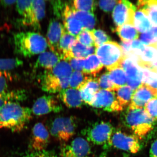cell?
<instances>
[{
  "label": "cell",
  "instance_id": "bcb514c9",
  "mask_svg": "<svg viewBox=\"0 0 157 157\" xmlns=\"http://www.w3.org/2000/svg\"><path fill=\"white\" fill-rule=\"evenodd\" d=\"M150 157H157V139L151 144L150 150Z\"/></svg>",
  "mask_w": 157,
  "mask_h": 157
},
{
  "label": "cell",
  "instance_id": "603a6c76",
  "mask_svg": "<svg viewBox=\"0 0 157 157\" xmlns=\"http://www.w3.org/2000/svg\"><path fill=\"white\" fill-rule=\"evenodd\" d=\"M137 6V9L142 10L153 24L157 25V1H139Z\"/></svg>",
  "mask_w": 157,
  "mask_h": 157
},
{
  "label": "cell",
  "instance_id": "cb8c5ba5",
  "mask_svg": "<svg viewBox=\"0 0 157 157\" xmlns=\"http://www.w3.org/2000/svg\"><path fill=\"white\" fill-rule=\"evenodd\" d=\"M116 31L123 42H132L139 38V32L132 25L125 24L118 26Z\"/></svg>",
  "mask_w": 157,
  "mask_h": 157
},
{
  "label": "cell",
  "instance_id": "30bf717a",
  "mask_svg": "<svg viewBox=\"0 0 157 157\" xmlns=\"http://www.w3.org/2000/svg\"><path fill=\"white\" fill-rule=\"evenodd\" d=\"M136 6L128 1H119L113 12V18L118 26L125 24L134 25V17Z\"/></svg>",
  "mask_w": 157,
  "mask_h": 157
},
{
  "label": "cell",
  "instance_id": "277c9868",
  "mask_svg": "<svg viewBox=\"0 0 157 157\" xmlns=\"http://www.w3.org/2000/svg\"><path fill=\"white\" fill-rule=\"evenodd\" d=\"M155 121L144 108H128L124 115L126 125L140 139L153 129Z\"/></svg>",
  "mask_w": 157,
  "mask_h": 157
},
{
  "label": "cell",
  "instance_id": "4fadbf2b",
  "mask_svg": "<svg viewBox=\"0 0 157 157\" xmlns=\"http://www.w3.org/2000/svg\"><path fill=\"white\" fill-rule=\"evenodd\" d=\"M90 153L88 141L82 137H77L63 147L60 157H88Z\"/></svg>",
  "mask_w": 157,
  "mask_h": 157
},
{
  "label": "cell",
  "instance_id": "9a60e30c",
  "mask_svg": "<svg viewBox=\"0 0 157 157\" xmlns=\"http://www.w3.org/2000/svg\"><path fill=\"white\" fill-rule=\"evenodd\" d=\"M127 77V85L135 91L142 84V73L138 70L132 60L126 57L121 64Z\"/></svg>",
  "mask_w": 157,
  "mask_h": 157
},
{
  "label": "cell",
  "instance_id": "2e32d148",
  "mask_svg": "<svg viewBox=\"0 0 157 157\" xmlns=\"http://www.w3.org/2000/svg\"><path fill=\"white\" fill-rule=\"evenodd\" d=\"M65 31L60 22L54 19L50 21L47 34V44L50 50L58 55L59 43Z\"/></svg>",
  "mask_w": 157,
  "mask_h": 157
},
{
  "label": "cell",
  "instance_id": "c3c4849f",
  "mask_svg": "<svg viewBox=\"0 0 157 157\" xmlns=\"http://www.w3.org/2000/svg\"><path fill=\"white\" fill-rule=\"evenodd\" d=\"M144 52L145 56L149 59L151 58L153 56V52L151 50H150V49H145V50L144 51Z\"/></svg>",
  "mask_w": 157,
  "mask_h": 157
},
{
  "label": "cell",
  "instance_id": "836d02e7",
  "mask_svg": "<svg viewBox=\"0 0 157 157\" xmlns=\"http://www.w3.org/2000/svg\"><path fill=\"white\" fill-rule=\"evenodd\" d=\"M72 6L76 11H85L94 13L96 7V3L94 1H81L76 0L73 2Z\"/></svg>",
  "mask_w": 157,
  "mask_h": 157
},
{
  "label": "cell",
  "instance_id": "f1b7e54d",
  "mask_svg": "<svg viewBox=\"0 0 157 157\" xmlns=\"http://www.w3.org/2000/svg\"><path fill=\"white\" fill-rule=\"evenodd\" d=\"M25 91L24 90L8 91L0 94V108L9 102H16L24 101L26 98Z\"/></svg>",
  "mask_w": 157,
  "mask_h": 157
},
{
  "label": "cell",
  "instance_id": "ac0fdd59",
  "mask_svg": "<svg viewBox=\"0 0 157 157\" xmlns=\"http://www.w3.org/2000/svg\"><path fill=\"white\" fill-rule=\"evenodd\" d=\"M59 97L64 104L69 108H80L84 104L79 90L71 88L60 92Z\"/></svg>",
  "mask_w": 157,
  "mask_h": 157
},
{
  "label": "cell",
  "instance_id": "5bb4252c",
  "mask_svg": "<svg viewBox=\"0 0 157 157\" xmlns=\"http://www.w3.org/2000/svg\"><path fill=\"white\" fill-rule=\"evenodd\" d=\"M63 107L55 98L51 95H44L35 101L32 108V113L35 115H45L51 112L58 113Z\"/></svg>",
  "mask_w": 157,
  "mask_h": 157
},
{
  "label": "cell",
  "instance_id": "e0dca14e",
  "mask_svg": "<svg viewBox=\"0 0 157 157\" xmlns=\"http://www.w3.org/2000/svg\"><path fill=\"white\" fill-rule=\"evenodd\" d=\"M62 17L65 30L69 33L76 37L83 30L81 22L74 16L72 6L67 4Z\"/></svg>",
  "mask_w": 157,
  "mask_h": 157
},
{
  "label": "cell",
  "instance_id": "f907efd6",
  "mask_svg": "<svg viewBox=\"0 0 157 157\" xmlns=\"http://www.w3.org/2000/svg\"><path fill=\"white\" fill-rule=\"evenodd\" d=\"M101 157H106V156H105V154H103V155H101ZM123 157H130V156H129V155H125Z\"/></svg>",
  "mask_w": 157,
  "mask_h": 157
},
{
  "label": "cell",
  "instance_id": "4316f807",
  "mask_svg": "<svg viewBox=\"0 0 157 157\" xmlns=\"http://www.w3.org/2000/svg\"><path fill=\"white\" fill-rule=\"evenodd\" d=\"M92 78L82 71H73L69 80V87L80 90Z\"/></svg>",
  "mask_w": 157,
  "mask_h": 157
},
{
  "label": "cell",
  "instance_id": "60d3db41",
  "mask_svg": "<svg viewBox=\"0 0 157 157\" xmlns=\"http://www.w3.org/2000/svg\"><path fill=\"white\" fill-rule=\"evenodd\" d=\"M52 3L55 14L59 18L62 17L65 8L67 4L61 1H53L52 2Z\"/></svg>",
  "mask_w": 157,
  "mask_h": 157
},
{
  "label": "cell",
  "instance_id": "681fc988",
  "mask_svg": "<svg viewBox=\"0 0 157 157\" xmlns=\"http://www.w3.org/2000/svg\"><path fill=\"white\" fill-rule=\"evenodd\" d=\"M151 82L148 84L153 88L157 89V79H151Z\"/></svg>",
  "mask_w": 157,
  "mask_h": 157
},
{
  "label": "cell",
  "instance_id": "3957f363",
  "mask_svg": "<svg viewBox=\"0 0 157 157\" xmlns=\"http://www.w3.org/2000/svg\"><path fill=\"white\" fill-rule=\"evenodd\" d=\"M15 52L25 57H30L44 52L48 46L47 40L35 32L17 33L14 35Z\"/></svg>",
  "mask_w": 157,
  "mask_h": 157
},
{
  "label": "cell",
  "instance_id": "7402d4cb",
  "mask_svg": "<svg viewBox=\"0 0 157 157\" xmlns=\"http://www.w3.org/2000/svg\"><path fill=\"white\" fill-rule=\"evenodd\" d=\"M104 66L95 54L91 55L85 59L82 72L93 77L95 76L103 69Z\"/></svg>",
  "mask_w": 157,
  "mask_h": 157
},
{
  "label": "cell",
  "instance_id": "52a82bcc",
  "mask_svg": "<svg viewBox=\"0 0 157 157\" xmlns=\"http://www.w3.org/2000/svg\"><path fill=\"white\" fill-rule=\"evenodd\" d=\"M76 128L74 117H57L52 123L50 134L59 141L67 142L75 135Z\"/></svg>",
  "mask_w": 157,
  "mask_h": 157
},
{
  "label": "cell",
  "instance_id": "8992f818",
  "mask_svg": "<svg viewBox=\"0 0 157 157\" xmlns=\"http://www.w3.org/2000/svg\"><path fill=\"white\" fill-rule=\"evenodd\" d=\"M115 129L109 122H96L84 129L82 134L88 141L97 145H104L107 149L109 140Z\"/></svg>",
  "mask_w": 157,
  "mask_h": 157
},
{
  "label": "cell",
  "instance_id": "b9f144b4",
  "mask_svg": "<svg viewBox=\"0 0 157 157\" xmlns=\"http://www.w3.org/2000/svg\"><path fill=\"white\" fill-rule=\"evenodd\" d=\"M22 157H59L52 152L42 151H29Z\"/></svg>",
  "mask_w": 157,
  "mask_h": 157
},
{
  "label": "cell",
  "instance_id": "f35d334b",
  "mask_svg": "<svg viewBox=\"0 0 157 157\" xmlns=\"http://www.w3.org/2000/svg\"><path fill=\"white\" fill-rule=\"evenodd\" d=\"M85 59L72 58L69 59L67 62L69 63L72 70L74 71H82L84 67Z\"/></svg>",
  "mask_w": 157,
  "mask_h": 157
},
{
  "label": "cell",
  "instance_id": "d6a6232c",
  "mask_svg": "<svg viewBox=\"0 0 157 157\" xmlns=\"http://www.w3.org/2000/svg\"><path fill=\"white\" fill-rule=\"evenodd\" d=\"M140 39L147 46L157 48V26L151 27L148 31L141 34Z\"/></svg>",
  "mask_w": 157,
  "mask_h": 157
},
{
  "label": "cell",
  "instance_id": "83f0119b",
  "mask_svg": "<svg viewBox=\"0 0 157 157\" xmlns=\"http://www.w3.org/2000/svg\"><path fill=\"white\" fill-rule=\"evenodd\" d=\"M73 12L74 16L81 22L83 30H92L95 25L96 21L95 16L94 13L76 11L73 8Z\"/></svg>",
  "mask_w": 157,
  "mask_h": 157
},
{
  "label": "cell",
  "instance_id": "44dd1931",
  "mask_svg": "<svg viewBox=\"0 0 157 157\" xmlns=\"http://www.w3.org/2000/svg\"><path fill=\"white\" fill-rule=\"evenodd\" d=\"M16 6L17 12L23 17L22 23L33 27V0L17 1Z\"/></svg>",
  "mask_w": 157,
  "mask_h": 157
},
{
  "label": "cell",
  "instance_id": "5b68a950",
  "mask_svg": "<svg viewBox=\"0 0 157 157\" xmlns=\"http://www.w3.org/2000/svg\"><path fill=\"white\" fill-rule=\"evenodd\" d=\"M95 52L108 71L121 67L124 59L126 57L120 45L111 41L96 48Z\"/></svg>",
  "mask_w": 157,
  "mask_h": 157
},
{
  "label": "cell",
  "instance_id": "7dc6e473",
  "mask_svg": "<svg viewBox=\"0 0 157 157\" xmlns=\"http://www.w3.org/2000/svg\"><path fill=\"white\" fill-rule=\"evenodd\" d=\"M17 1H2L0 2L1 4L5 7L10 6L16 4Z\"/></svg>",
  "mask_w": 157,
  "mask_h": 157
},
{
  "label": "cell",
  "instance_id": "ab89813d",
  "mask_svg": "<svg viewBox=\"0 0 157 157\" xmlns=\"http://www.w3.org/2000/svg\"><path fill=\"white\" fill-rule=\"evenodd\" d=\"M144 109L149 114L157 120V99H153L147 104Z\"/></svg>",
  "mask_w": 157,
  "mask_h": 157
},
{
  "label": "cell",
  "instance_id": "ffe728a7",
  "mask_svg": "<svg viewBox=\"0 0 157 157\" xmlns=\"http://www.w3.org/2000/svg\"><path fill=\"white\" fill-rule=\"evenodd\" d=\"M94 47H87L82 45L76 40L72 46L69 52L65 56L63 60L67 61L69 59L72 58L86 59L95 52Z\"/></svg>",
  "mask_w": 157,
  "mask_h": 157
},
{
  "label": "cell",
  "instance_id": "8d00e7d4",
  "mask_svg": "<svg viewBox=\"0 0 157 157\" xmlns=\"http://www.w3.org/2000/svg\"><path fill=\"white\" fill-rule=\"evenodd\" d=\"M91 31L92 33L96 48H98L99 46L111 40L110 37L103 31L93 29Z\"/></svg>",
  "mask_w": 157,
  "mask_h": 157
},
{
  "label": "cell",
  "instance_id": "d4e9b609",
  "mask_svg": "<svg viewBox=\"0 0 157 157\" xmlns=\"http://www.w3.org/2000/svg\"><path fill=\"white\" fill-rule=\"evenodd\" d=\"M76 41V37L65 31L59 43V56L63 60L65 56L70 51L72 46Z\"/></svg>",
  "mask_w": 157,
  "mask_h": 157
},
{
  "label": "cell",
  "instance_id": "484cf974",
  "mask_svg": "<svg viewBox=\"0 0 157 157\" xmlns=\"http://www.w3.org/2000/svg\"><path fill=\"white\" fill-rule=\"evenodd\" d=\"M134 24L139 33H146L152 27L151 21L147 15L142 10L138 9L135 12Z\"/></svg>",
  "mask_w": 157,
  "mask_h": 157
},
{
  "label": "cell",
  "instance_id": "ba28073f",
  "mask_svg": "<svg viewBox=\"0 0 157 157\" xmlns=\"http://www.w3.org/2000/svg\"><path fill=\"white\" fill-rule=\"evenodd\" d=\"M110 147L133 154L137 153L141 147L139 138L136 135H128L119 130H114L107 149Z\"/></svg>",
  "mask_w": 157,
  "mask_h": 157
},
{
  "label": "cell",
  "instance_id": "ee69618b",
  "mask_svg": "<svg viewBox=\"0 0 157 157\" xmlns=\"http://www.w3.org/2000/svg\"><path fill=\"white\" fill-rule=\"evenodd\" d=\"M8 90V76L4 71L0 70V94L6 93Z\"/></svg>",
  "mask_w": 157,
  "mask_h": 157
},
{
  "label": "cell",
  "instance_id": "e575fe53",
  "mask_svg": "<svg viewBox=\"0 0 157 157\" xmlns=\"http://www.w3.org/2000/svg\"><path fill=\"white\" fill-rule=\"evenodd\" d=\"M76 37V40L82 45L87 47H94V41L91 31L83 30Z\"/></svg>",
  "mask_w": 157,
  "mask_h": 157
},
{
  "label": "cell",
  "instance_id": "7bdbcfd3",
  "mask_svg": "<svg viewBox=\"0 0 157 157\" xmlns=\"http://www.w3.org/2000/svg\"><path fill=\"white\" fill-rule=\"evenodd\" d=\"M118 2V1L114 0L100 1L99 2V5L101 9L106 12H109L114 9Z\"/></svg>",
  "mask_w": 157,
  "mask_h": 157
},
{
  "label": "cell",
  "instance_id": "d6986e66",
  "mask_svg": "<svg viewBox=\"0 0 157 157\" xmlns=\"http://www.w3.org/2000/svg\"><path fill=\"white\" fill-rule=\"evenodd\" d=\"M60 57L52 52H46L40 54L35 63V68H43L50 70L61 61Z\"/></svg>",
  "mask_w": 157,
  "mask_h": 157
},
{
  "label": "cell",
  "instance_id": "f6af8a7d",
  "mask_svg": "<svg viewBox=\"0 0 157 157\" xmlns=\"http://www.w3.org/2000/svg\"><path fill=\"white\" fill-rule=\"evenodd\" d=\"M131 49H132V52L133 49L134 50L138 49V50H140L141 51L144 52L145 49L143 43L140 42V40L136 39V40L132 41L131 42ZM131 53H132V52H131ZM131 53H130V54H131Z\"/></svg>",
  "mask_w": 157,
  "mask_h": 157
},
{
  "label": "cell",
  "instance_id": "f546056e",
  "mask_svg": "<svg viewBox=\"0 0 157 157\" xmlns=\"http://www.w3.org/2000/svg\"><path fill=\"white\" fill-rule=\"evenodd\" d=\"M45 2L44 1L33 0V27L36 29H40V22L45 15Z\"/></svg>",
  "mask_w": 157,
  "mask_h": 157
},
{
  "label": "cell",
  "instance_id": "74e56055",
  "mask_svg": "<svg viewBox=\"0 0 157 157\" xmlns=\"http://www.w3.org/2000/svg\"><path fill=\"white\" fill-rule=\"evenodd\" d=\"M98 82L100 87L102 89L107 90L110 91H115L116 89L109 80L108 73H105L101 75L98 78Z\"/></svg>",
  "mask_w": 157,
  "mask_h": 157
},
{
  "label": "cell",
  "instance_id": "9c48e42d",
  "mask_svg": "<svg viewBox=\"0 0 157 157\" xmlns=\"http://www.w3.org/2000/svg\"><path fill=\"white\" fill-rule=\"evenodd\" d=\"M90 105L109 112H119L124 109L118 102L115 92L103 89L96 94Z\"/></svg>",
  "mask_w": 157,
  "mask_h": 157
},
{
  "label": "cell",
  "instance_id": "6da1fadb",
  "mask_svg": "<svg viewBox=\"0 0 157 157\" xmlns=\"http://www.w3.org/2000/svg\"><path fill=\"white\" fill-rule=\"evenodd\" d=\"M32 109L21 106L18 102H9L0 108V130L9 129L20 132L32 118Z\"/></svg>",
  "mask_w": 157,
  "mask_h": 157
},
{
  "label": "cell",
  "instance_id": "8fae6325",
  "mask_svg": "<svg viewBox=\"0 0 157 157\" xmlns=\"http://www.w3.org/2000/svg\"><path fill=\"white\" fill-rule=\"evenodd\" d=\"M154 99H157V89L151 87L147 83H142L134 91L128 108H144L150 101Z\"/></svg>",
  "mask_w": 157,
  "mask_h": 157
},
{
  "label": "cell",
  "instance_id": "1f68e13d",
  "mask_svg": "<svg viewBox=\"0 0 157 157\" xmlns=\"http://www.w3.org/2000/svg\"><path fill=\"white\" fill-rule=\"evenodd\" d=\"M115 92L117 100L123 108L129 106L134 90L128 86L125 85L119 88Z\"/></svg>",
  "mask_w": 157,
  "mask_h": 157
},
{
  "label": "cell",
  "instance_id": "7c38bea8",
  "mask_svg": "<svg viewBox=\"0 0 157 157\" xmlns=\"http://www.w3.org/2000/svg\"><path fill=\"white\" fill-rule=\"evenodd\" d=\"M50 140L49 132L42 123H38L32 129V136L29 147L30 151H41L45 150Z\"/></svg>",
  "mask_w": 157,
  "mask_h": 157
},
{
  "label": "cell",
  "instance_id": "4dcf8cb0",
  "mask_svg": "<svg viewBox=\"0 0 157 157\" xmlns=\"http://www.w3.org/2000/svg\"><path fill=\"white\" fill-rule=\"evenodd\" d=\"M107 73L109 80L115 86L116 90L119 88L127 85L126 75L121 67H117Z\"/></svg>",
  "mask_w": 157,
  "mask_h": 157
},
{
  "label": "cell",
  "instance_id": "d590c367",
  "mask_svg": "<svg viewBox=\"0 0 157 157\" xmlns=\"http://www.w3.org/2000/svg\"><path fill=\"white\" fill-rule=\"evenodd\" d=\"M23 62L17 58L0 59V70H13L23 65Z\"/></svg>",
  "mask_w": 157,
  "mask_h": 157
},
{
  "label": "cell",
  "instance_id": "7a4b0ae2",
  "mask_svg": "<svg viewBox=\"0 0 157 157\" xmlns=\"http://www.w3.org/2000/svg\"><path fill=\"white\" fill-rule=\"evenodd\" d=\"M73 70L69 63L61 60L52 69L46 70L40 75L41 88L50 94L59 93L69 87V80Z\"/></svg>",
  "mask_w": 157,
  "mask_h": 157
}]
</instances>
